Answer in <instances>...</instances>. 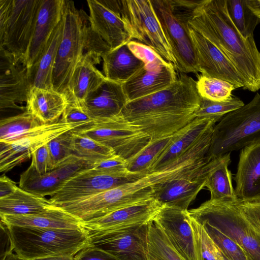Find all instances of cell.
Returning a JSON list of instances; mask_svg holds the SVG:
<instances>
[{"label":"cell","mask_w":260,"mask_h":260,"mask_svg":"<svg viewBox=\"0 0 260 260\" xmlns=\"http://www.w3.org/2000/svg\"><path fill=\"white\" fill-rule=\"evenodd\" d=\"M127 102L122 84L106 79L87 96L81 107L94 120L121 114Z\"/></svg>","instance_id":"obj_25"},{"label":"cell","mask_w":260,"mask_h":260,"mask_svg":"<svg viewBox=\"0 0 260 260\" xmlns=\"http://www.w3.org/2000/svg\"><path fill=\"white\" fill-rule=\"evenodd\" d=\"M34 260H74V256L68 255L56 256L42 258Z\"/></svg>","instance_id":"obj_53"},{"label":"cell","mask_w":260,"mask_h":260,"mask_svg":"<svg viewBox=\"0 0 260 260\" xmlns=\"http://www.w3.org/2000/svg\"><path fill=\"white\" fill-rule=\"evenodd\" d=\"M246 3L249 9L260 19V0H246Z\"/></svg>","instance_id":"obj_52"},{"label":"cell","mask_w":260,"mask_h":260,"mask_svg":"<svg viewBox=\"0 0 260 260\" xmlns=\"http://www.w3.org/2000/svg\"><path fill=\"white\" fill-rule=\"evenodd\" d=\"M30 166L40 175H43L53 169L48 144L43 145L34 153Z\"/></svg>","instance_id":"obj_48"},{"label":"cell","mask_w":260,"mask_h":260,"mask_svg":"<svg viewBox=\"0 0 260 260\" xmlns=\"http://www.w3.org/2000/svg\"><path fill=\"white\" fill-rule=\"evenodd\" d=\"M93 163L72 155L64 162L43 175L29 166L21 175L19 187L36 196H51L69 179L79 172L92 168Z\"/></svg>","instance_id":"obj_17"},{"label":"cell","mask_w":260,"mask_h":260,"mask_svg":"<svg viewBox=\"0 0 260 260\" xmlns=\"http://www.w3.org/2000/svg\"><path fill=\"white\" fill-rule=\"evenodd\" d=\"M149 174L131 183L78 201L60 204V208L82 222L99 218L119 209L153 198Z\"/></svg>","instance_id":"obj_7"},{"label":"cell","mask_w":260,"mask_h":260,"mask_svg":"<svg viewBox=\"0 0 260 260\" xmlns=\"http://www.w3.org/2000/svg\"><path fill=\"white\" fill-rule=\"evenodd\" d=\"M60 120L41 124L17 139L0 142V171L6 173L31 158L34 153L60 135L81 127Z\"/></svg>","instance_id":"obj_14"},{"label":"cell","mask_w":260,"mask_h":260,"mask_svg":"<svg viewBox=\"0 0 260 260\" xmlns=\"http://www.w3.org/2000/svg\"><path fill=\"white\" fill-rule=\"evenodd\" d=\"M244 105L240 99L233 96L226 101L221 102L201 98V104L195 113V117L213 118L219 121L224 115Z\"/></svg>","instance_id":"obj_41"},{"label":"cell","mask_w":260,"mask_h":260,"mask_svg":"<svg viewBox=\"0 0 260 260\" xmlns=\"http://www.w3.org/2000/svg\"><path fill=\"white\" fill-rule=\"evenodd\" d=\"M163 205L154 198L113 211L86 222L88 231L125 229L147 225L154 220Z\"/></svg>","instance_id":"obj_18"},{"label":"cell","mask_w":260,"mask_h":260,"mask_svg":"<svg viewBox=\"0 0 260 260\" xmlns=\"http://www.w3.org/2000/svg\"><path fill=\"white\" fill-rule=\"evenodd\" d=\"M68 105L65 95L53 88H30L26 111L43 124L59 120Z\"/></svg>","instance_id":"obj_29"},{"label":"cell","mask_w":260,"mask_h":260,"mask_svg":"<svg viewBox=\"0 0 260 260\" xmlns=\"http://www.w3.org/2000/svg\"><path fill=\"white\" fill-rule=\"evenodd\" d=\"M102 58L106 79L121 84L126 82L144 67V63L133 53L127 44L111 49Z\"/></svg>","instance_id":"obj_30"},{"label":"cell","mask_w":260,"mask_h":260,"mask_svg":"<svg viewBox=\"0 0 260 260\" xmlns=\"http://www.w3.org/2000/svg\"><path fill=\"white\" fill-rule=\"evenodd\" d=\"M223 256L224 257V260H232V259H229L228 258H226V257H224V256Z\"/></svg>","instance_id":"obj_55"},{"label":"cell","mask_w":260,"mask_h":260,"mask_svg":"<svg viewBox=\"0 0 260 260\" xmlns=\"http://www.w3.org/2000/svg\"><path fill=\"white\" fill-rule=\"evenodd\" d=\"M111 49L104 39L88 24L85 32L84 53L89 55L96 64L100 63L102 56Z\"/></svg>","instance_id":"obj_45"},{"label":"cell","mask_w":260,"mask_h":260,"mask_svg":"<svg viewBox=\"0 0 260 260\" xmlns=\"http://www.w3.org/2000/svg\"><path fill=\"white\" fill-rule=\"evenodd\" d=\"M201 224L219 247L223 256L232 260H248L245 251L234 240L207 223Z\"/></svg>","instance_id":"obj_42"},{"label":"cell","mask_w":260,"mask_h":260,"mask_svg":"<svg viewBox=\"0 0 260 260\" xmlns=\"http://www.w3.org/2000/svg\"><path fill=\"white\" fill-rule=\"evenodd\" d=\"M147 226L121 230L86 231V246L104 251L113 260H147Z\"/></svg>","instance_id":"obj_13"},{"label":"cell","mask_w":260,"mask_h":260,"mask_svg":"<svg viewBox=\"0 0 260 260\" xmlns=\"http://www.w3.org/2000/svg\"><path fill=\"white\" fill-rule=\"evenodd\" d=\"M3 225L9 239L10 251L23 260L74 256L87 245L88 234L83 228L44 229Z\"/></svg>","instance_id":"obj_3"},{"label":"cell","mask_w":260,"mask_h":260,"mask_svg":"<svg viewBox=\"0 0 260 260\" xmlns=\"http://www.w3.org/2000/svg\"><path fill=\"white\" fill-rule=\"evenodd\" d=\"M127 160L115 155L93 162L92 168L105 173H120L128 171Z\"/></svg>","instance_id":"obj_47"},{"label":"cell","mask_w":260,"mask_h":260,"mask_svg":"<svg viewBox=\"0 0 260 260\" xmlns=\"http://www.w3.org/2000/svg\"><path fill=\"white\" fill-rule=\"evenodd\" d=\"M87 3L90 26L111 49L132 40L123 18L121 1L88 0Z\"/></svg>","instance_id":"obj_15"},{"label":"cell","mask_w":260,"mask_h":260,"mask_svg":"<svg viewBox=\"0 0 260 260\" xmlns=\"http://www.w3.org/2000/svg\"><path fill=\"white\" fill-rule=\"evenodd\" d=\"M147 175L128 170L120 173H108L87 169L66 181L49 200L53 206L78 201L138 181Z\"/></svg>","instance_id":"obj_12"},{"label":"cell","mask_w":260,"mask_h":260,"mask_svg":"<svg viewBox=\"0 0 260 260\" xmlns=\"http://www.w3.org/2000/svg\"><path fill=\"white\" fill-rule=\"evenodd\" d=\"M72 147L74 154L92 163L116 155L111 148L93 139L73 132Z\"/></svg>","instance_id":"obj_37"},{"label":"cell","mask_w":260,"mask_h":260,"mask_svg":"<svg viewBox=\"0 0 260 260\" xmlns=\"http://www.w3.org/2000/svg\"><path fill=\"white\" fill-rule=\"evenodd\" d=\"M73 131H69L48 143L53 169L69 158L73 152L72 147Z\"/></svg>","instance_id":"obj_44"},{"label":"cell","mask_w":260,"mask_h":260,"mask_svg":"<svg viewBox=\"0 0 260 260\" xmlns=\"http://www.w3.org/2000/svg\"><path fill=\"white\" fill-rule=\"evenodd\" d=\"M151 3L176 60V70L186 74H197L196 53L188 24L194 2L152 0Z\"/></svg>","instance_id":"obj_6"},{"label":"cell","mask_w":260,"mask_h":260,"mask_svg":"<svg viewBox=\"0 0 260 260\" xmlns=\"http://www.w3.org/2000/svg\"><path fill=\"white\" fill-rule=\"evenodd\" d=\"M171 140V137L151 141L142 151L127 160V169L130 172L148 174L151 166L168 146Z\"/></svg>","instance_id":"obj_38"},{"label":"cell","mask_w":260,"mask_h":260,"mask_svg":"<svg viewBox=\"0 0 260 260\" xmlns=\"http://www.w3.org/2000/svg\"><path fill=\"white\" fill-rule=\"evenodd\" d=\"M52 207L49 199L36 196L19 186L12 193L0 198V214H35Z\"/></svg>","instance_id":"obj_32"},{"label":"cell","mask_w":260,"mask_h":260,"mask_svg":"<svg viewBox=\"0 0 260 260\" xmlns=\"http://www.w3.org/2000/svg\"><path fill=\"white\" fill-rule=\"evenodd\" d=\"M201 101L196 81L180 73L167 88L128 102L121 114L155 141L172 136L196 118Z\"/></svg>","instance_id":"obj_1"},{"label":"cell","mask_w":260,"mask_h":260,"mask_svg":"<svg viewBox=\"0 0 260 260\" xmlns=\"http://www.w3.org/2000/svg\"><path fill=\"white\" fill-rule=\"evenodd\" d=\"M146 245L147 260H184L154 220L147 226Z\"/></svg>","instance_id":"obj_34"},{"label":"cell","mask_w":260,"mask_h":260,"mask_svg":"<svg viewBox=\"0 0 260 260\" xmlns=\"http://www.w3.org/2000/svg\"><path fill=\"white\" fill-rule=\"evenodd\" d=\"M260 143V94L224 115L214 126L209 160Z\"/></svg>","instance_id":"obj_5"},{"label":"cell","mask_w":260,"mask_h":260,"mask_svg":"<svg viewBox=\"0 0 260 260\" xmlns=\"http://www.w3.org/2000/svg\"><path fill=\"white\" fill-rule=\"evenodd\" d=\"M154 220L184 260H200L188 210L163 205Z\"/></svg>","instance_id":"obj_20"},{"label":"cell","mask_w":260,"mask_h":260,"mask_svg":"<svg viewBox=\"0 0 260 260\" xmlns=\"http://www.w3.org/2000/svg\"><path fill=\"white\" fill-rule=\"evenodd\" d=\"M218 121L213 118H196L174 134L169 144L151 166L149 174L158 171L181 156L212 129Z\"/></svg>","instance_id":"obj_22"},{"label":"cell","mask_w":260,"mask_h":260,"mask_svg":"<svg viewBox=\"0 0 260 260\" xmlns=\"http://www.w3.org/2000/svg\"><path fill=\"white\" fill-rule=\"evenodd\" d=\"M60 120L64 123L79 124L81 126L94 120L81 106L73 104L67 105Z\"/></svg>","instance_id":"obj_46"},{"label":"cell","mask_w":260,"mask_h":260,"mask_svg":"<svg viewBox=\"0 0 260 260\" xmlns=\"http://www.w3.org/2000/svg\"><path fill=\"white\" fill-rule=\"evenodd\" d=\"M1 222L5 225L44 229H81L79 219L53 206L42 212L29 215L0 214Z\"/></svg>","instance_id":"obj_28"},{"label":"cell","mask_w":260,"mask_h":260,"mask_svg":"<svg viewBox=\"0 0 260 260\" xmlns=\"http://www.w3.org/2000/svg\"><path fill=\"white\" fill-rule=\"evenodd\" d=\"M195 49L199 72L201 75L230 82L236 89L244 87V83L235 67L214 44L189 27Z\"/></svg>","instance_id":"obj_19"},{"label":"cell","mask_w":260,"mask_h":260,"mask_svg":"<svg viewBox=\"0 0 260 260\" xmlns=\"http://www.w3.org/2000/svg\"><path fill=\"white\" fill-rule=\"evenodd\" d=\"M188 24L232 62L243 81L244 89H260V52L254 37L245 39L235 26L225 0H201L191 11Z\"/></svg>","instance_id":"obj_2"},{"label":"cell","mask_w":260,"mask_h":260,"mask_svg":"<svg viewBox=\"0 0 260 260\" xmlns=\"http://www.w3.org/2000/svg\"><path fill=\"white\" fill-rule=\"evenodd\" d=\"M228 15L235 26L245 38L253 37L260 19L248 7L246 0H225Z\"/></svg>","instance_id":"obj_35"},{"label":"cell","mask_w":260,"mask_h":260,"mask_svg":"<svg viewBox=\"0 0 260 260\" xmlns=\"http://www.w3.org/2000/svg\"><path fill=\"white\" fill-rule=\"evenodd\" d=\"M74 260H113L104 251L86 246L74 256Z\"/></svg>","instance_id":"obj_49"},{"label":"cell","mask_w":260,"mask_h":260,"mask_svg":"<svg viewBox=\"0 0 260 260\" xmlns=\"http://www.w3.org/2000/svg\"><path fill=\"white\" fill-rule=\"evenodd\" d=\"M42 0H0V48L23 61Z\"/></svg>","instance_id":"obj_9"},{"label":"cell","mask_w":260,"mask_h":260,"mask_svg":"<svg viewBox=\"0 0 260 260\" xmlns=\"http://www.w3.org/2000/svg\"><path fill=\"white\" fill-rule=\"evenodd\" d=\"M64 0H42L24 63L28 71L39 61L52 32L62 19Z\"/></svg>","instance_id":"obj_21"},{"label":"cell","mask_w":260,"mask_h":260,"mask_svg":"<svg viewBox=\"0 0 260 260\" xmlns=\"http://www.w3.org/2000/svg\"><path fill=\"white\" fill-rule=\"evenodd\" d=\"M18 187L14 181L4 174L2 175L0 178V198L12 193Z\"/></svg>","instance_id":"obj_51"},{"label":"cell","mask_w":260,"mask_h":260,"mask_svg":"<svg viewBox=\"0 0 260 260\" xmlns=\"http://www.w3.org/2000/svg\"><path fill=\"white\" fill-rule=\"evenodd\" d=\"M95 64L92 58L84 53L75 68L64 93L68 104L81 106L87 96L105 81L103 73Z\"/></svg>","instance_id":"obj_27"},{"label":"cell","mask_w":260,"mask_h":260,"mask_svg":"<svg viewBox=\"0 0 260 260\" xmlns=\"http://www.w3.org/2000/svg\"><path fill=\"white\" fill-rule=\"evenodd\" d=\"M198 92L201 98L212 101H226L236 88L229 82L200 75L196 81Z\"/></svg>","instance_id":"obj_39"},{"label":"cell","mask_w":260,"mask_h":260,"mask_svg":"<svg viewBox=\"0 0 260 260\" xmlns=\"http://www.w3.org/2000/svg\"><path fill=\"white\" fill-rule=\"evenodd\" d=\"M113 149L116 155L128 160L151 142L150 137L121 114L110 118L94 119L91 123L73 129Z\"/></svg>","instance_id":"obj_10"},{"label":"cell","mask_w":260,"mask_h":260,"mask_svg":"<svg viewBox=\"0 0 260 260\" xmlns=\"http://www.w3.org/2000/svg\"><path fill=\"white\" fill-rule=\"evenodd\" d=\"M1 260H23L13 252H8L1 257Z\"/></svg>","instance_id":"obj_54"},{"label":"cell","mask_w":260,"mask_h":260,"mask_svg":"<svg viewBox=\"0 0 260 260\" xmlns=\"http://www.w3.org/2000/svg\"><path fill=\"white\" fill-rule=\"evenodd\" d=\"M210 172L200 176L179 178L154 184L152 185L153 198L162 205L188 210L191 203L205 187L207 178Z\"/></svg>","instance_id":"obj_24"},{"label":"cell","mask_w":260,"mask_h":260,"mask_svg":"<svg viewBox=\"0 0 260 260\" xmlns=\"http://www.w3.org/2000/svg\"><path fill=\"white\" fill-rule=\"evenodd\" d=\"M127 45L133 53L144 63L145 68L148 70H158L164 67L173 65L165 60L154 49L142 43L131 40Z\"/></svg>","instance_id":"obj_43"},{"label":"cell","mask_w":260,"mask_h":260,"mask_svg":"<svg viewBox=\"0 0 260 260\" xmlns=\"http://www.w3.org/2000/svg\"><path fill=\"white\" fill-rule=\"evenodd\" d=\"M122 16L132 39L146 45L176 69V60L150 0H123Z\"/></svg>","instance_id":"obj_11"},{"label":"cell","mask_w":260,"mask_h":260,"mask_svg":"<svg viewBox=\"0 0 260 260\" xmlns=\"http://www.w3.org/2000/svg\"><path fill=\"white\" fill-rule=\"evenodd\" d=\"M231 153L208 175L205 184L210 192L211 200L234 202L238 199L233 188L232 174L228 169Z\"/></svg>","instance_id":"obj_33"},{"label":"cell","mask_w":260,"mask_h":260,"mask_svg":"<svg viewBox=\"0 0 260 260\" xmlns=\"http://www.w3.org/2000/svg\"><path fill=\"white\" fill-rule=\"evenodd\" d=\"M41 124L26 111L0 121V142L13 141Z\"/></svg>","instance_id":"obj_36"},{"label":"cell","mask_w":260,"mask_h":260,"mask_svg":"<svg viewBox=\"0 0 260 260\" xmlns=\"http://www.w3.org/2000/svg\"><path fill=\"white\" fill-rule=\"evenodd\" d=\"M239 204L242 210L252 216L260 226V201L244 202L239 200Z\"/></svg>","instance_id":"obj_50"},{"label":"cell","mask_w":260,"mask_h":260,"mask_svg":"<svg viewBox=\"0 0 260 260\" xmlns=\"http://www.w3.org/2000/svg\"><path fill=\"white\" fill-rule=\"evenodd\" d=\"M234 179L235 193L240 201H260V143L241 149Z\"/></svg>","instance_id":"obj_23"},{"label":"cell","mask_w":260,"mask_h":260,"mask_svg":"<svg viewBox=\"0 0 260 260\" xmlns=\"http://www.w3.org/2000/svg\"><path fill=\"white\" fill-rule=\"evenodd\" d=\"M63 19L62 17L54 28L39 61L28 71L31 87L53 88V73L58 48L63 35Z\"/></svg>","instance_id":"obj_31"},{"label":"cell","mask_w":260,"mask_h":260,"mask_svg":"<svg viewBox=\"0 0 260 260\" xmlns=\"http://www.w3.org/2000/svg\"><path fill=\"white\" fill-rule=\"evenodd\" d=\"M189 223L200 259L224 260L220 249L208 235L204 226L190 216Z\"/></svg>","instance_id":"obj_40"},{"label":"cell","mask_w":260,"mask_h":260,"mask_svg":"<svg viewBox=\"0 0 260 260\" xmlns=\"http://www.w3.org/2000/svg\"><path fill=\"white\" fill-rule=\"evenodd\" d=\"M31 88L28 69L23 61L0 48V108L26 110L18 104L26 102Z\"/></svg>","instance_id":"obj_16"},{"label":"cell","mask_w":260,"mask_h":260,"mask_svg":"<svg viewBox=\"0 0 260 260\" xmlns=\"http://www.w3.org/2000/svg\"><path fill=\"white\" fill-rule=\"evenodd\" d=\"M176 70L173 65L158 70H149L144 67L122 84L127 102L145 97L167 88L177 79L178 74Z\"/></svg>","instance_id":"obj_26"},{"label":"cell","mask_w":260,"mask_h":260,"mask_svg":"<svg viewBox=\"0 0 260 260\" xmlns=\"http://www.w3.org/2000/svg\"><path fill=\"white\" fill-rule=\"evenodd\" d=\"M62 39L54 68L52 85L55 90L64 93L77 64L84 54L85 29L89 16L78 10L74 2L64 1Z\"/></svg>","instance_id":"obj_8"},{"label":"cell","mask_w":260,"mask_h":260,"mask_svg":"<svg viewBox=\"0 0 260 260\" xmlns=\"http://www.w3.org/2000/svg\"><path fill=\"white\" fill-rule=\"evenodd\" d=\"M188 213L198 222L207 223L234 240L245 251L248 260H260V226L241 210L239 200L210 199L188 210Z\"/></svg>","instance_id":"obj_4"}]
</instances>
